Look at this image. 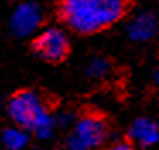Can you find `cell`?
<instances>
[{"mask_svg": "<svg viewBox=\"0 0 159 150\" xmlns=\"http://www.w3.org/2000/svg\"><path fill=\"white\" fill-rule=\"evenodd\" d=\"M132 140H135L137 143H140L142 147L154 145L159 140V130L156 126V123H152L147 118H139L134 121V125L130 126L128 131Z\"/></svg>", "mask_w": 159, "mask_h": 150, "instance_id": "cell-7", "label": "cell"}, {"mask_svg": "<svg viewBox=\"0 0 159 150\" xmlns=\"http://www.w3.org/2000/svg\"><path fill=\"white\" fill-rule=\"evenodd\" d=\"M108 128L103 118L86 114L75 123L72 136L69 138V150H89L99 147L106 140Z\"/></svg>", "mask_w": 159, "mask_h": 150, "instance_id": "cell-2", "label": "cell"}, {"mask_svg": "<svg viewBox=\"0 0 159 150\" xmlns=\"http://www.w3.org/2000/svg\"><path fill=\"white\" fill-rule=\"evenodd\" d=\"M111 150H134V148H132V145H130V143L123 142V143H116V145H115Z\"/></svg>", "mask_w": 159, "mask_h": 150, "instance_id": "cell-11", "label": "cell"}, {"mask_svg": "<svg viewBox=\"0 0 159 150\" xmlns=\"http://www.w3.org/2000/svg\"><path fill=\"white\" fill-rule=\"evenodd\" d=\"M45 111H48L46 106L43 104L41 97L33 90H21L9 101V114L12 121L22 128L31 130L34 121Z\"/></svg>", "mask_w": 159, "mask_h": 150, "instance_id": "cell-3", "label": "cell"}, {"mask_svg": "<svg viewBox=\"0 0 159 150\" xmlns=\"http://www.w3.org/2000/svg\"><path fill=\"white\" fill-rule=\"evenodd\" d=\"M53 126H55V119L52 118V114H50L48 111H45L34 121V125H33L31 130L36 133L38 138L45 140V138H50V136L53 135Z\"/></svg>", "mask_w": 159, "mask_h": 150, "instance_id": "cell-9", "label": "cell"}, {"mask_svg": "<svg viewBox=\"0 0 159 150\" xmlns=\"http://www.w3.org/2000/svg\"><path fill=\"white\" fill-rule=\"evenodd\" d=\"M33 50L45 61L58 63V61H62L69 55V50H70L69 38L58 27H50V29L43 31L33 41Z\"/></svg>", "mask_w": 159, "mask_h": 150, "instance_id": "cell-4", "label": "cell"}, {"mask_svg": "<svg viewBox=\"0 0 159 150\" xmlns=\"http://www.w3.org/2000/svg\"><path fill=\"white\" fill-rule=\"evenodd\" d=\"M108 72H110V63H108L104 58H93L89 67H87V75H89V77H94V78L104 77Z\"/></svg>", "mask_w": 159, "mask_h": 150, "instance_id": "cell-10", "label": "cell"}, {"mask_svg": "<svg viewBox=\"0 0 159 150\" xmlns=\"http://www.w3.org/2000/svg\"><path fill=\"white\" fill-rule=\"evenodd\" d=\"M127 0H60V19L80 34L111 26L125 14Z\"/></svg>", "mask_w": 159, "mask_h": 150, "instance_id": "cell-1", "label": "cell"}, {"mask_svg": "<svg viewBox=\"0 0 159 150\" xmlns=\"http://www.w3.org/2000/svg\"><path fill=\"white\" fill-rule=\"evenodd\" d=\"M157 31V19L154 14L142 12L135 19H132L127 26V34L134 41H147Z\"/></svg>", "mask_w": 159, "mask_h": 150, "instance_id": "cell-6", "label": "cell"}, {"mask_svg": "<svg viewBox=\"0 0 159 150\" xmlns=\"http://www.w3.org/2000/svg\"><path fill=\"white\" fill-rule=\"evenodd\" d=\"M41 20H43L41 9L34 2L22 3V5H19L16 9L14 15L11 19L12 33L19 38H26L38 29Z\"/></svg>", "mask_w": 159, "mask_h": 150, "instance_id": "cell-5", "label": "cell"}, {"mask_svg": "<svg viewBox=\"0 0 159 150\" xmlns=\"http://www.w3.org/2000/svg\"><path fill=\"white\" fill-rule=\"evenodd\" d=\"M154 78H156V82H157V85H159V70L156 72V75H154Z\"/></svg>", "mask_w": 159, "mask_h": 150, "instance_id": "cell-12", "label": "cell"}, {"mask_svg": "<svg viewBox=\"0 0 159 150\" xmlns=\"http://www.w3.org/2000/svg\"><path fill=\"white\" fill-rule=\"evenodd\" d=\"M2 143L9 150H21L28 143V135L21 128H9L2 135Z\"/></svg>", "mask_w": 159, "mask_h": 150, "instance_id": "cell-8", "label": "cell"}]
</instances>
